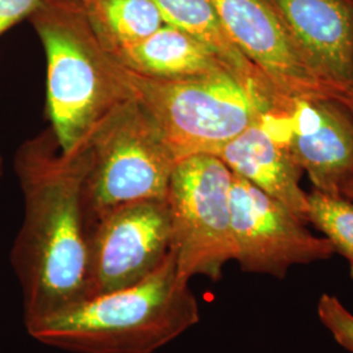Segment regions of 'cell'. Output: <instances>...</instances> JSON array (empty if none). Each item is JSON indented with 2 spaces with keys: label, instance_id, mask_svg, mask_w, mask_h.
<instances>
[{
  "label": "cell",
  "instance_id": "obj_14",
  "mask_svg": "<svg viewBox=\"0 0 353 353\" xmlns=\"http://www.w3.org/2000/svg\"><path fill=\"white\" fill-rule=\"evenodd\" d=\"M165 24L198 38L205 43L242 85L265 101L272 112L281 110L274 90L262 74L236 48L228 36L214 0H153Z\"/></svg>",
  "mask_w": 353,
  "mask_h": 353
},
{
  "label": "cell",
  "instance_id": "obj_15",
  "mask_svg": "<svg viewBox=\"0 0 353 353\" xmlns=\"http://www.w3.org/2000/svg\"><path fill=\"white\" fill-rule=\"evenodd\" d=\"M94 36L113 54L151 36L164 26L153 0H77Z\"/></svg>",
  "mask_w": 353,
  "mask_h": 353
},
{
  "label": "cell",
  "instance_id": "obj_19",
  "mask_svg": "<svg viewBox=\"0 0 353 353\" xmlns=\"http://www.w3.org/2000/svg\"><path fill=\"white\" fill-rule=\"evenodd\" d=\"M339 101L343 102L348 109L350 112L353 114V90L352 92H347V93H343L341 96L336 97Z\"/></svg>",
  "mask_w": 353,
  "mask_h": 353
},
{
  "label": "cell",
  "instance_id": "obj_11",
  "mask_svg": "<svg viewBox=\"0 0 353 353\" xmlns=\"http://www.w3.org/2000/svg\"><path fill=\"white\" fill-rule=\"evenodd\" d=\"M268 1L328 85L352 92L353 0Z\"/></svg>",
  "mask_w": 353,
  "mask_h": 353
},
{
  "label": "cell",
  "instance_id": "obj_21",
  "mask_svg": "<svg viewBox=\"0 0 353 353\" xmlns=\"http://www.w3.org/2000/svg\"><path fill=\"white\" fill-rule=\"evenodd\" d=\"M3 166H4V161H3V157H1V153H0V178L3 176Z\"/></svg>",
  "mask_w": 353,
  "mask_h": 353
},
{
  "label": "cell",
  "instance_id": "obj_8",
  "mask_svg": "<svg viewBox=\"0 0 353 353\" xmlns=\"http://www.w3.org/2000/svg\"><path fill=\"white\" fill-rule=\"evenodd\" d=\"M234 261L243 272L283 279L292 267L327 261L335 252L325 237L287 205L233 174L230 188Z\"/></svg>",
  "mask_w": 353,
  "mask_h": 353
},
{
  "label": "cell",
  "instance_id": "obj_16",
  "mask_svg": "<svg viewBox=\"0 0 353 353\" xmlns=\"http://www.w3.org/2000/svg\"><path fill=\"white\" fill-rule=\"evenodd\" d=\"M309 224L322 232L336 254L343 255L353 280V202L343 195H328L313 190L307 194Z\"/></svg>",
  "mask_w": 353,
  "mask_h": 353
},
{
  "label": "cell",
  "instance_id": "obj_4",
  "mask_svg": "<svg viewBox=\"0 0 353 353\" xmlns=\"http://www.w3.org/2000/svg\"><path fill=\"white\" fill-rule=\"evenodd\" d=\"M131 99L160 128L178 163L216 154L271 108L228 70L189 80H160L121 64Z\"/></svg>",
  "mask_w": 353,
  "mask_h": 353
},
{
  "label": "cell",
  "instance_id": "obj_5",
  "mask_svg": "<svg viewBox=\"0 0 353 353\" xmlns=\"http://www.w3.org/2000/svg\"><path fill=\"white\" fill-rule=\"evenodd\" d=\"M85 227L126 203L165 199L178 160L160 128L135 100L118 105L85 140Z\"/></svg>",
  "mask_w": 353,
  "mask_h": 353
},
{
  "label": "cell",
  "instance_id": "obj_2",
  "mask_svg": "<svg viewBox=\"0 0 353 353\" xmlns=\"http://www.w3.org/2000/svg\"><path fill=\"white\" fill-rule=\"evenodd\" d=\"M199 321L198 299L170 250L139 283L84 299L26 328L34 341L68 352L154 353Z\"/></svg>",
  "mask_w": 353,
  "mask_h": 353
},
{
  "label": "cell",
  "instance_id": "obj_20",
  "mask_svg": "<svg viewBox=\"0 0 353 353\" xmlns=\"http://www.w3.org/2000/svg\"><path fill=\"white\" fill-rule=\"evenodd\" d=\"M341 195L347 199H350L351 202H353V176L343 186L341 189Z\"/></svg>",
  "mask_w": 353,
  "mask_h": 353
},
{
  "label": "cell",
  "instance_id": "obj_6",
  "mask_svg": "<svg viewBox=\"0 0 353 353\" xmlns=\"http://www.w3.org/2000/svg\"><path fill=\"white\" fill-rule=\"evenodd\" d=\"M233 173L214 154H198L176 164L166 202L172 252L182 278H223L234 261L230 188Z\"/></svg>",
  "mask_w": 353,
  "mask_h": 353
},
{
  "label": "cell",
  "instance_id": "obj_7",
  "mask_svg": "<svg viewBox=\"0 0 353 353\" xmlns=\"http://www.w3.org/2000/svg\"><path fill=\"white\" fill-rule=\"evenodd\" d=\"M170 250L166 198L126 203L105 212L87 229L84 299L139 283L163 265Z\"/></svg>",
  "mask_w": 353,
  "mask_h": 353
},
{
  "label": "cell",
  "instance_id": "obj_10",
  "mask_svg": "<svg viewBox=\"0 0 353 353\" xmlns=\"http://www.w3.org/2000/svg\"><path fill=\"white\" fill-rule=\"evenodd\" d=\"M265 123L312 181L314 190L341 195L353 176V114L336 97L293 102Z\"/></svg>",
  "mask_w": 353,
  "mask_h": 353
},
{
  "label": "cell",
  "instance_id": "obj_17",
  "mask_svg": "<svg viewBox=\"0 0 353 353\" xmlns=\"http://www.w3.org/2000/svg\"><path fill=\"white\" fill-rule=\"evenodd\" d=\"M316 313L335 341L344 350L353 353V314L339 299L328 293L322 294L318 301Z\"/></svg>",
  "mask_w": 353,
  "mask_h": 353
},
{
  "label": "cell",
  "instance_id": "obj_13",
  "mask_svg": "<svg viewBox=\"0 0 353 353\" xmlns=\"http://www.w3.org/2000/svg\"><path fill=\"white\" fill-rule=\"evenodd\" d=\"M112 55L127 70L160 80H189L228 70L202 41L168 24Z\"/></svg>",
  "mask_w": 353,
  "mask_h": 353
},
{
  "label": "cell",
  "instance_id": "obj_12",
  "mask_svg": "<svg viewBox=\"0 0 353 353\" xmlns=\"http://www.w3.org/2000/svg\"><path fill=\"white\" fill-rule=\"evenodd\" d=\"M214 156L233 174L278 199L309 224L307 192L300 183L303 169L265 123V114L228 141Z\"/></svg>",
  "mask_w": 353,
  "mask_h": 353
},
{
  "label": "cell",
  "instance_id": "obj_9",
  "mask_svg": "<svg viewBox=\"0 0 353 353\" xmlns=\"http://www.w3.org/2000/svg\"><path fill=\"white\" fill-rule=\"evenodd\" d=\"M229 38L262 74L281 113L293 102L336 97L268 0H214Z\"/></svg>",
  "mask_w": 353,
  "mask_h": 353
},
{
  "label": "cell",
  "instance_id": "obj_3",
  "mask_svg": "<svg viewBox=\"0 0 353 353\" xmlns=\"http://www.w3.org/2000/svg\"><path fill=\"white\" fill-rule=\"evenodd\" d=\"M46 57V113L63 152L131 100L121 64L94 36L77 0H42L28 19Z\"/></svg>",
  "mask_w": 353,
  "mask_h": 353
},
{
  "label": "cell",
  "instance_id": "obj_18",
  "mask_svg": "<svg viewBox=\"0 0 353 353\" xmlns=\"http://www.w3.org/2000/svg\"><path fill=\"white\" fill-rule=\"evenodd\" d=\"M42 0H0V37L37 10Z\"/></svg>",
  "mask_w": 353,
  "mask_h": 353
},
{
  "label": "cell",
  "instance_id": "obj_1",
  "mask_svg": "<svg viewBox=\"0 0 353 353\" xmlns=\"http://www.w3.org/2000/svg\"><path fill=\"white\" fill-rule=\"evenodd\" d=\"M84 143L63 152L49 127L14 153L24 217L13 242L11 263L23 292L26 325L85 297Z\"/></svg>",
  "mask_w": 353,
  "mask_h": 353
}]
</instances>
